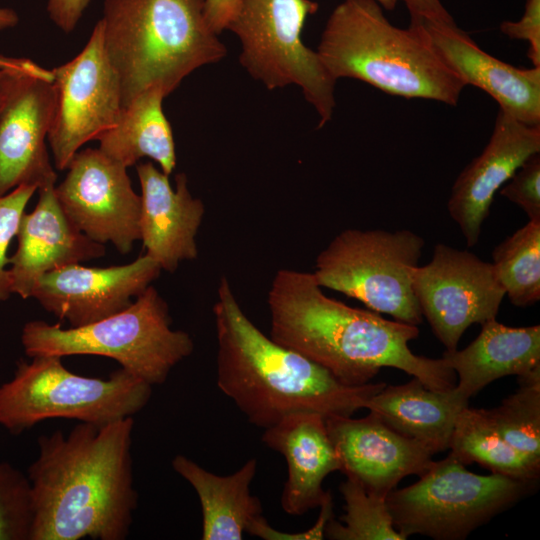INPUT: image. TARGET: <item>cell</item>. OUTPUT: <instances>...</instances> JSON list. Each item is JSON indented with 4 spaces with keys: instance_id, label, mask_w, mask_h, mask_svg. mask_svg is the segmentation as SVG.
Segmentation results:
<instances>
[{
    "instance_id": "obj_31",
    "label": "cell",
    "mask_w": 540,
    "mask_h": 540,
    "mask_svg": "<svg viewBox=\"0 0 540 540\" xmlns=\"http://www.w3.org/2000/svg\"><path fill=\"white\" fill-rule=\"evenodd\" d=\"M38 188L22 184L0 196V302L6 301L11 292L7 250L16 236L25 207Z\"/></svg>"
},
{
    "instance_id": "obj_30",
    "label": "cell",
    "mask_w": 540,
    "mask_h": 540,
    "mask_svg": "<svg viewBox=\"0 0 540 540\" xmlns=\"http://www.w3.org/2000/svg\"><path fill=\"white\" fill-rule=\"evenodd\" d=\"M33 518L28 476L0 462V540H31Z\"/></svg>"
},
{
    "instance_id": "obj_18",
    "label": "cell",
    "mask_w": 540,
    "mask_h": 540,
    "mask_svg": "<svg viewBox=\"0 0 540 540\" xmlns=\"http://www.w3.org/2000/svg\"><path fill=\"white\" fill-rule=\"evenodd\" d=\"M38 191L36 207L21 217L17 249L9 258L11 292L23 299L31 297L36 281L43 274L105 254L104 244L87 237L65 214L56 197L55 185Z\"/></svg>"
},
{
    "instance_id": "obj_39",
    "label": "cell",
    "mask_w": 540,
    "mask_h": 540,
    "mask_svg": "<svg viewBox=\"0 0 540 540\" xmlns=\"http://www.w3.org/2000/svg\"><path fill=\"white\" fill-rule=\"evenodd\" d=\"M18 21L19 17L14 10L0 8V31L16 26Z\"/></svg>"
},
{
    "instance_id": "obj_22",
    "label": "cell",
    "mask_w": 540,
    "mask_h": 540,
    "mask_svg": "<svg viewBox=\"0 0 540 540\" xmlns=\"http://www.w3.org/2000/svg\"><path fill=\"white\" fill-rule=\"evenodd\" d=\"M481 326L466 348L446 350L442 356L458 375L456 391L467 400L496 379L540 368L539 325L509 327L492 319Z\"/></svg>"
},
{
    "instance_id": "obj_21",
    "label": "cell",
    "mask_w": 540,
    "mask_h": 540,
    "mask_svg": "<svg viewBox=\"0 0 540 540\" xmlns=\"http://www.w3.org/2000/svg\"><path fill=\"white\" fill-rule=\"evenodd\" d=\"M262 441L281 453L288 465L281 497L283 510L290 515H302L319 507L330 495L323 490V480L340 471L325 417L314 412L290 414L266 428Z\"/></svg>"
},
{
    "instance_id": "obj_10",
    "label": "cell",
    "mask_w": 540,
    "mask_h": 540,
    "mask_svg": "<svg viewBox=\"0 0 540 540\" xmlns=\"http://www.w3.org/2000/svg\"><path fill=\"white\" fill-rule=\"evenodd\" d=\"M319 4L312 0H242L228 26L241 43L239 61L268 90L297 85L327 124L336 106L335 84L316 51L302 41L306 18Z\"/></svg>"
},
{
    "instance_id": "obj_9",
    "label": "cell",
    "mask_w": 540,
    "mask_h": 540,
    "mask_svg": "<svg viewBox=\"0 0 540 540\" xmlns=\"http://www.w3.org/2000/svg\"><path fill=\"white\" fill-rule=\"evenodd\" d=\"M424 245L423 237L407 229H346L318 254L312 273L320 287L417 326L423 316L412 276Z\"/></svg>"
},
{
    "instance_id": "obj_17",
    "label": "cell",
    "mask_w": 540,
    "mask_h": 540,
    "mask_svg": "<svg viewBox=\"0 0 540 540\" xmlns=\"http://www.w3.org/2000/svg\"><path fill=\"white\" fill-rule=\"evenodd\" d=\"M55 107L53 80L25 74L0 116V196L22 184L55 185L46 147Z\"/></svg>"
},
{
    "instance_id": "obj_2",
    "label": "cell",
    "mask_w": 540,
    "mask_h": 540,
    "mask_svg": "<svg viewBox=\"0 0 540 540\" xmlns=\"http://www.w3.org/2000/svg\"><path fill=\"white\" fill-rule=\"evenodd\" d=\"M312 272L280 269L267 303L270 338L330 371L348 386H361L383 367L402 370L434 390L455 387V372L443 358L414 354L415 325L388 320L372 310L326 296Z\"/></svg>"
},
{
    "instance_id": "obj_19",
    "label": "cell",
    "mask_w": 540,
    "mask_h": 540,
    "mask_svg": "<svg viewBox=\"0 0 540 540\" xmlns=\"http://www.w3.org/2000/svg\"><path fill=\"white\" fill-rule=\"evenodd\" d=\"M433 46L465 85L489 94L499 109L540 125V67L518 68L482 50L456 23L423 21Z\"/></svg>"
},
{
    "instance_id": "obj_33",
    "label": "cell",
    "mask_w": 540,
    "mask_h": 540,
    "mask_svg": "<svg viewBox=\"0 0 540 540\" xmlns=\"http://www.w3.org/2000/svg\"><path fill=\"white\" fill-rule=\"evenodd\" d=\"M500 31L511 39L527 41V56L534 67H540V0H526L522 18L518 21H503Z\"/></svg>"
},
{
    "instance_id": "obj_23",
    "label": "cell",
    "mask_w": 540,
    "mask_h": 540,
    "mask_svg": "<svg viewBox=\"0 0 540 540\" xmlns=\"http://www.w3.org/2000/svg\"><path fill=\"white\" fill-rule=\"evenodd\" d=\"M467 406L468 400L455 387L434 390L414 377L402 385H385L365 408L393 431L435 454L449 448L456 417Z\"/></svg>"
},
{
    "instance_id": "obj_32",
    "label": "cell",
    "mask_w": 540,
    "mask_h": 540,
    "mask_svg": "<svg viewBox=\"0 0 540 540\" xmlns=\"http://www.w3.org/2000/svg\"><path fill=\"white\" fill-rule=\"evenodd\" d=\"M500 194L518 205L529 221L540 222V155H531L500 188Z\"/></svg>"
},
{
    "instance_id": "obj_8",
    "label": "cell",
    "mask_w": 540,
    "mask_h": 540,
    "mask_svg": "<svg viewBox=\"0 0 540 540\" xmlns=\"http://www.w3.org/2000/svg\"><path fill=\"white\" fill-rule=\"evenodd\" d=\"M537 482L494 473L478 475L449 453L432 461L416 483L391 491L386 502L395 528L405 539L421 534L460 540L527 496Z\"/></svg>"
},
{
    "instance_id": "obj_6",
    "label": "cell",
    "mask_w": 540,
    "mask_h": 540,
    "mask_svg": "<svg viewBox=\"0 0 540 540\" xmlns=\"http://www.w3.org/2000/svg\"><path fill=\"white\" fill-rule=\"evenodd\" d=\"M166 301L148 286L129 307L97 322L62 328L41 320L27 322L21 333L25 354L96 355L117 361L147 384H163L170 371L194 349L191 336L171 328Z\"/></svg>"
},
{
    "instance_id": "obj_7",
    "label": "cell",
    "mask_w": 540,
    "mask_h": 540,
    "mask_svg": "<svg viewBox=\"0 0 540 540\" xmlns=\"http://www.w3.org/2000/svg\"><path fill=\"white\" fill-rule=\"evenodd\" d=\"M151 394V385L123 368L100 379L71 372L62 357L35 356L0 385V425L11 434L54 418L104 425L133 417Z\"/></svg>"
},
{
    "instance_id": "obj_1",
    "label": "cell",
    "mask_w": 540,
    "mask_h": 540,
    "mask_svg": "<svg viewBox=\"0 0 540 540\" xmlns=\"http://www.w3.org/2000/svg\"><path fill=\"white\" fill-rule=\"evenodd\" d=\"M133 417L79 422L38 438L28 468L31 540H125L138 505L131 454Z\"/></svg>"
},
{
    "instance_id": "obj_4",
    "label": "cell",
    "mask_w": 540,
    "mask_h": 540,
    "mask_svg": "<svg viewBox=\"0 0 540 540\" xmlns=\"http://www.w3.org/2000/svg\"><path fill=\"white\" fill-rule=\"evenodd\" d=\"M317 54L332 79L354 78L387 94L456 106L466 86L422 24L392 25L376 0H343L331 12Z\"/></svg>"
},
{
    "instance_id": "obj_35",
    "label": "cell",
    "mask_w": 540,
    "mask_h": 540,
    "mask_svg": "<svg viewBox=\"0 0 540 540\" xmlns=\"http://www.w3.org/2000/svg\"><path fill=\"white\" fill-rule=\"evenodd\" d=\"M242 0H205L204 17L209 29L219 35L239 11Z\"/></svg>"
},
{
    "instance_id": "obj_14",
    "label": "cell",
    "mask_w": 540,
    "mask_h": 540,
    "mask_svg": "<svg viewBox=\"0 0 540 540\" xmlns=\"http://www.w3.org/2000/svg\"><path fill=\"white\" fill-rule=\"evenodd\" d=\"M160 272L159 264L146 254L105 268L70 264L40 276L31 297L70 327H82L129 307Z\"/></svg>"
},
{
    "instance_id": "obj_11",
    "label": "cell",
    "mask_w": 540,
    "mask_h": 540,
    "mask_svg": "<svg viewBox=\"0 0 540 540\" xmlns=\"http://www.w3.org/2000/svg\"><path fill=\"white\" fill-rule=\"evenodd\" d=\"M52 73L56 107L47 140L55 167L65 170L85 143L117 123L123 110L120 81L105 51L101 20L82 51Z\"/></svg>"
},
{
    "instance_id": "obj_36",
    "label": "cell",
    "mask_w": 540,
    "mask_h": 540,
    "mask_svg": "<svg viewBox=\"0 0 540 540\" xmlns=\"http://www.w3.org/2000/svg\"><path fill=\"white\" fill-rule=\"evenodd\" d=\"M410 14V23L423 21L455 23L440 0H404Z\"/></svg>"
},
{
    "instance_id": "obj_28",
    "label": "cell",
    "mask_w": 540,
    "mask_h": 540,
    "mask_svg": "<svg viewBox=\"0 0 540 540\" xmlns=\"http://www.w3.org/2000/svg\"><path fill=\"white\" fill-rule=\"evenodd\" d=\"M519 388L493 409H484L497 432L540 463V368L518 377Z\"/></svg>"
},
{
    "instance_id": "obj_29",
    "label": "cell",
    "mask_w": 540,
    "mask_h": 540,
    "mask_svg": "<svg viewBox=\"0 0 540 540\" xmlns=\"http://www.w3.org/2000/svg\"><path fill=\"white\" fill-rule=\"evenodd\" d=\"M345 501L342 522L330 519L325 536L335 540H405L395 528L386 498L347 477L339 488Z\"/></svg>"
},
{
    "instance_id": "obj_37",
    "label": "cell",
    "mask_w": 540,
    "mask_h": 540,
    "mask_svg": "<svg viewBox=\"0 0 540 540\" xmlns=\"http://www.w3.org/2000/svg\"><path fill=\"white\" fill-rule=\"evenodd\" d=\"M25 74L29 73L16 69L0 68V116Z\"/></svg>"
},
{
    "instance_id": "obj_25",
    "label": "cell",
    "mask_w": 540,
    "mask_h": 540,
    "mask_svg": "<svg viewBox=\"0 0 540 540\" xmlns=\"http://www.w3.org/2000/svg\"><path fill=\"white\" fill-rule=\"evenodd\" d=\"M164 92L156 86L123 108L117 123L97 140L99 149L126 168L149 157L168 176L176 166L172 129L162 110Z\"/></svg>"
},
{
    "instance_id": "obj_27",
    "label": "cell",
    "mask_w": 540,
    "mask_h": 540,
    "mask_svg": "<svg viewBox=\"0 0 540 540\" xmlns=\"http://www.w3.org/2000/svg\"><path fill=\"white\" fill-rule=\"evenodd\" d=\"M492 265L510 302L527 307L540 300V222L529 221L499 243Z\"/></svg>"
},
{
    "instance_id": "obj_24",
    "label": "cell",
    "mask_w": 540,
    "mask_h": 540,
    "mask_svg": "<svg viewBox=\"0 0 540 540\" xmlns=\"http://www.w3.org/2000/svg\"><path fill=\"white\" fill-rule=\"evenodd\" d=\"M172 467L198 495L203 540H241L243 532L262 516V505L249 488L256 474L255 458L229 476L215 475L184 455L175 456Z\"/></svg>"
},
{
    "instance_id": "obj_40",
    "label": "cell",
    "mask_w": 540,
    "mask_h": 540,
    "mask_svg": "<svg viewBox=\"0 0 540 540\" xmlns=\"http://www.w3.org/2000/svg\"><path fill=\"white\" fill-rule=\"evenodd\" d=\"M376 1L382 6V8L388 11H393L396 5L398 4V2L404 1V0H376Z\"/></svg>"
},
{
    "instance_id": "obj_34",
    "label": "cell",
    "mask_w": 540,
    "mask_h": 540,
    "mask_svg": "<svg viewBox=\"0 0 540 540\" xmlns=\"http://www.w3.org/2000/svg\"><path fill=\"white\" fill-rule=\"evenodd\" d=\"M90 0H48L51 20L64 32L75 29Z\"/></svg>"
},
{
    "instance_id": "obj_20",
    "label": "cell",
    "mask_w": 540,
    "mask_h": 540,
    "mask_svg": "<svg viewBox=\"0 0 540 540\" xmlns=\"http://www.w3.org/2000/svg\"><path fill=\"white\" fill-rule=\"evenodd\" d=\"M141 185L140 240L146 255L161 270L174 272L179 263L198 256L196 235L205 213L203 202L192 196L184 173L175 176V189L168 175L152 162L136 166Z\"/></svg>"
},
{
    "instance_id": "obj_38",
    "label": "cell",
    "mask_w": 540,
    "mask_h": 540,
    "mask_svg": "<svg viewBox=\"0 0 540 540\" xmlns=\"http://www.w3.org/2000/svg\"><path fill=\"white\" fill-rule=\"evenodd\" d=\"M0 68L16 69L48 79L53 78L51 70H47L26 58H14L0 55Z\"/></svg>"
},
{
    "instance_id": "obj_13",
    "label": "cell",
    "mask_w": 540,
    "mask_h": 540,
    "mask_svg": "<svg viewBox=\"0 0 540 540\" xmlns=\"http://www.w3.org/2000/svg\"><path fill=\"white\" fill-rule=\"evenodd\" d=\"M66 169L55 187L65 214L91 240L129 253L140 240L141 196L133 190L127 168L99 148H87Z\"/></svg>"
},
{
    "instance_id": "obj_16",
    "label": "cell",
    "mask_w": 540,
    "mask_h": 540,
    "mask_svg": "<svg viewBox=\"0 0 540 540\" xmlns=\"http://www.w3.org/2000/svg\"><path fill=\"white\" fill-rule=\"evenodd\" d=\"M325 424L336 450L340 471L369 492L387 498L406 476H420L433 461L427 448L404 437L369 413L328 416Z\"/></svg>"
},
{
    "instance_id": "obj_26",
    "label": "cell",
    "mask_w": 540,
    "mask_h": 540,
    "mask_svg": "<svg viewBox=\"0 0 540 540\" xmlns=\"http://www.w3.org/2000/svg\"><path fill=\"white\" fill-rule=\"evenodd\" d=\"M450 453L465 466L477 463L491 473L534 481L540 463L510 445L494 428L484 409L463 408L456 417Z\"/></svg>"
},
{
    "instance_id": "obj_3",
    "label": "cell",
    "mask_w": 540,
    "mask_h": 540,
    "mask_svg": "<svg viewBox=\"0 0 540 540\" xmlns=\"http://www.w3.org/2000/svg\"><path fill=\"white\" fill-rule=\"evenodd\" d=\"M213 313L217 385L255 426L266 429L298 412L351 416L386 385H345L326 368L273 341L245 315L225 276Z\"/></svg>"
},
{
    "instance_id": "obj_12",
    "label": "cell",
    "mask_w": 540,
    "mask_h": 540,
    "mask_svg": "<svg viewBox=\"0 0 540 540\" xmlns=\"http://www.w3.org/2000/svg\"><path fill=\"white\" fill-rule=\"evenodd\" d=\"M412 288L422 316L448 351L457 349L469 326L496 319L505 296L491 262L443 243L415 268Z\"/></svg>"
},
{
    "instance_id": "obj_15",
    "label": "cell",
    "mask_w": 540,
    "mask_h": 540,
    "mask_svg": "<svg viewBox=\"0 0 540 540\" xmlns=\"http://www.w3.org/2000/svg\"><path fill=\"white\" fill-rule=\"evenodd\" d=\"M539 152L540 125H527L499 109L487 145L458 175L447 203L468 247L477 244L496 192Z\"/></svg>"
},
{
    "instance_id": "obj_5",
    "label": "cell",
    "mask_w": 540,
    "mask_h": 540,
    "mask_svg": "<svg viewBox=\"0 0 540 540\" xmlns=\"http://www.w3.org/2000/svg\"><path fill=\"white\" fill-rule=\"evenodd\" d=\"M205 0H105L104 47L118 75L122 105L156 86L165 96L227 50L204 17Z\"/></svg>"
}]
</instances>
